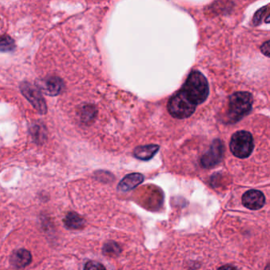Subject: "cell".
Returning <instances> with one entry per match:
<instances>
[{
  "mask_svg": "<svg viewBox=\"0 0 270 270\" xmlns=\"http://www.w3.org/2000/svg\"><path fill=\"white\" fill-rule=\"evenodd\" d=\"M181 90L195 106L205 102L209 94V87L207 79L202 73L198 71H192L189 74Z\"/></svg>",
  "mask_w": 270,
  "mask_h": 270,
  "instance_id": "6da1fadb",
  "label": "cell"
},
{
  "mask_svg": "<svg viewBox=\"0 0 270 270\" xmlns=\"http://www.w3.org/2000/svg\"><path fill=\"white\" fill-rule=\"evenodd\" d=\"M253 98L248 92H236L229 98V117L239 121L251 111Z\"/></svg>",
  "mask_w": 270,
  "mask_h": 270,
  "instance_id": "7a4b0ae2",
  "label": "cell"
},
{
  "mask_svg": "<svg viewBox=\"0 0 270 270\" xmlns=\"http://www.w3.org/2000/svg\"><path fill=\"white\" fill-rule=\"evenodd\" d=\"M167 107L169 112L175 118L185 119L195 112L197 106L193 104L180 90L169 100Z\"/></svg>",
  "mask_w": 270,
  "mask_h": 270,
  "instance_id": "3957f363",
  "label": "cell"
},
{
  "mask_svg": "<svg viewBox=\"0 0 270 270\" xmlns=\"http://www.w3.org/2000/svg\"><path fill=\"white\" fill-rule=\"evenodd\" d=\"M254 139L251 133L247 131L235 133L230 142V149L235 157L246 158L251 155L254 150Z\"/></svg>",
  "mask_w": 270,
  "mask_h": 270,
  "instance_id": "277c9868",
  "label": "cell"
},
{
  "mask_svg": "<svg viewBox=\"0 0 270 270\" xmlns=\"http://www.w3.org/2000/svg\"><path fill=\"white\" fill-rule=\"evenodd\" d=\"M22 94L31 103L32 106L42 114L47 112V106L43 96L41 94L39 90L34 88L27 82H24L20 85Z\"/></svg>",
  "mask_w": 270,
  "mask_h": 270,
  "instance_id": "5b68a950",
  "label": "cell"
},
{
  "mask_svg": "<svg viewBox=\"0 0 270 270\" xmlns=\"http://www.w3.org/2000/svg\"><path fill=\"white\" fill-rule=\"evenodd\" d=\"M225 152L224 143L221 139H215L209 150L201 158L202 166L204 168H212L221 162Z\"/></svg>",
  "mask_w": 270,
  "mask_h": 270,
  "instance_id": "8992f818",
  "label": "cell"
},
{
  "mask_svg": "<svg viewBox=\"0 0 270 270\" xmlns=\"http://www.w3.org/2000/svg\"><path fill=\"white\" fill-rule=\"evenodd\" d=\"M242 202L246 208L250 210H258L264 206L266 199L262 192L252 189L243 194Z\"/></svg>",
  "mask_w": 270,
  "mask_h": 270,
  "instance_id": "52a82bcc",
  "label": "cell"
},
{
  "mask_svg": "<svg viewBox=\"0 0 270 270\" xmlns=\"http://www.w3.org/2000/svg\"><path fill=\"white\" fill-rule=\"evenodd\" d=\"M39 87L45 94L48 96H56L61 94L65 85L61 78L50 76L39 83Z\"/></svg>",
  "mask_w": 270,
  "mask_h": 270,
  "instance_id": "ba28073f",
  "label": "cell"
},
{
  "mask_svg": "<svg viewBox=\"0 0 270 270\" xmlns=\"http://www.w3.org/2000/svg\"><path fill=\"white\" fill-rule=\"evenodd\" d=\"M32 256L30 252L26 249H21L15 250L11 254V266L16 269H22L31 262Z\"/></svg>",
  "mask_w": 270,
  "mask_h": 270,
  "instance_id": "9c48e42d",
  "label": "cell"
},
{
  "mask_svg": "<svg viewBox=\"0 0 270 270\" xmlns=\"http://www.w3.org/2000/svg\"><path fill=\"white\" fill-rule=\"evenodd\" d=\"M143 181V176L139 173H133L125 176L119 183L118 189L120 191L127 192L137 187Z\"/></svg>",
  "mask_w": 270,
  "mask_h": 270,
  "instance_id": "30bf717a",
  "label": "cell"
},
{
  "mask_svg": "<svg viewBox=\"0 0 270 270\" xmlns=\"http://www.w3.org/2000/svg\"><path fill=\"white\" fill-rule=\"evenodd\" d=\"M158 149H159V146L156 145V144L139 146L137 148H135L133 154L138 159L147 161V160L151 159L157 153Z\"/></svg>",
  "mask_w": 270,
  "mask_h": 270,
  "instance_id": "8fae6325",
  "label": "cell"
},
{
  "mask_svg": "<svg viewBox=\"0 0 270 270\" xmlns=\"http://www.w3.org/2000/svg\"><path fill=\"white\" fill-rule=\"evenodd\" d=\"M64 223L68 228L72 230L83 228L85 225V221L81 216L74 212H69L68 214L67 215L64 220Z\"/></svg>",
  "mask_w": 270,
  "mask_h": 270,
  "instance_id": "7c38bea8",
  "label": "cell"
},
{
  "mask_svg": "<svg viewBox=\"0 0 270 270\" xmlns=\"http://www.w3.org/2000/svg\"><path fill=\"white\" fill-rule=\"evenodd\" d=\"M16 48L15 42L8 35H2L0 37V52H7L14 51Z\"/></svg>",
  "mask_w": 270,
  "mask_h": 270,
  "instance_id": "4fadbf2b",
  "label": "cell"
},
{
  "mask_svg": "<svg viewBox=\"0 0 270 270\" xmlns=\"http://www.w3.org/2000/svg\"><path fill=\"white\" fill-rule=\"evenodd\" d=\"M120 252H121L120 247L116 243H112V242L106 243L104 248H103V254L105 255L114 257V256L118 255Z\"/></svg>",
  "mask_w": 270,
  "mask_h": 270,
  "instance_id": "5bb4252c",
  "label": "cell"
},
{
  "mask_svg": "<svg viewBox=\"0 0 270 270\" xmlns=\"http://www.w3.org/2000/svg\"><path fill=\"white\" fill-rule=\"evenodd\" d=\"M31 134L34 139H37L38 141L44 140L45 137L44 126H41L40 124L33 125L31 127Z\"/></svg>",
  "mask_w": 270,
  "mask_h": 270,
  "instance_id": "9a60e30c",
  "label": "cell"
},
{
  "mask_svg": "<svg viewBox=\"0 0 270 270\" xmlns=\"http://www.w3.org/2000/svg\"><path fill=\"white\" fill-rule=\"evenodd\" d=\"M95 114L94 107L91 106H86L82 110L81 117L83 121H89L93 119Z\"/></svg>",
  "mask_w": 270,
  "mask_h": 270,
  "instance_id": "2e32d148",
  "label": "cell"
},
{
  "mask_svg": "<svg viewBox=\"0 0 270 270\" xmlns=\"http://www.w3.org/2000/svg\"><path fill=\"white\" fill-rule=\"evenodd\" d=\"M269 14V6H265L262 8L260 9L259 11L256 12L255 15L254 17V25H259L260 23L262 22V19L264 18L265 15H268Z\"/></svg>",
  "mask_w": 270,
  "mask_h": 270,
  "instance_id": "e0dca14e",
  "label": "cell"
},
{
  "mask_svg": "<svg viewBox=\"0 0 270 270\" xmlns=\"http://www.w3.org/2000/svg\"><path fill=\"white\" fill-rule=\"evenodd\" d=\"M84 270H106L104 266L98 262H89L85 265Z\"/></svg>",
  "mask_w": 270,
  "mask_h": 270,
  "instance_id": "ac0fdd59",
  "label": "cell"
},
{
  "mask_svg": "<svg viewBox=\"0 0 270 270\" xmlns=\"http://www.w3.org/2000/svg\"><path fill=\"white\" fill-rule=\"evenodd\" d=\"M261 50H262V53L266 55V56H270V42L267 41L266 43L262 45V47H261Z\"/></svg>",
  "mask_w": 270,
  "mask_h": 270,
  "instance_id": "d6986e66",
  "label": "cell"
},
{
  "mask_svg": "<svg viewBox=\"0 0 270 270\" xmlns=\"http://www.w3.org/2000/svg\"><path fill=\"white\" fill-rule=\"evenodd\" d=\"M218 270H237V269L230 265H226V266H221Z\"/></svg>",
  "mask_w": 270,
  "mask_h": 270,
  "instance_id": "ffe728a7",
  "label": "cell"
}]
</instances>
